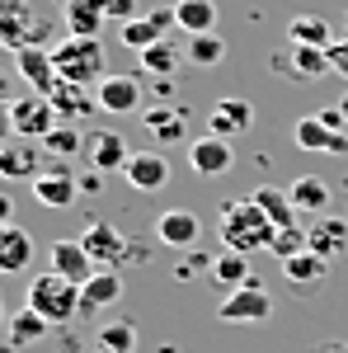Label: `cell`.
Returning <instances> with one entry per match:
<instances>
[{"instance_id":"20","label":"cell","mask_w":348,"mask_h":353,"mask_svg":"<svg viewBox=\"0 0 348 353\" xmlns=\"http://www.w3.org/2000/svg\"><path fill=\"white\" fill-rule=\"evenodd\" d=\"M287 43L292 48H334L339 38H334V24L325 19V14H292L287 19Z\"/></svg>"},{"instance_id":"9","label":"cell","mask_w":348,"mask_h":353,"mask_svg":"<svg viewBox=\"0 0 348 353\" xmlns=\"http://www.w3.org/2000/svg\"><path fill=\"white\" fill-rule=\"evenodd\" d=\"M81 245L90 250V259H94L99 269H113V264L127 259V236H123L118 226H108V221H90L81 231Z\"/></svg>"},{"instance_id":"45","label":"cell","mask_w":348,"mask_h":353,"mask_svg":"<svg viewBox=\"0 0 348 353\" xmlns=\"http://www.w3.org/2000/svg\"><path fill=\"white\" fill-rule=\"evenodd\" d=\"M127 259H132V264H146V259H151L146 241H127Z\"/></svg>"},{"instance_id":"16","label":"cell","mask_w":348,"mask_h":353,"mask_svg":"<svg viewBox=\"0 0 348 353\" xmlns=\"http://www.w3.org/2000/svg\"><path fill=\"white\" fill-rule=\"evenodd\" d=\"M292 141L301 151H334V156H348V132H329L320 123V113H306L292 123Z\"/></svg>"},{"instance_id":"11","label":"cell","mask_w":348,"mask_h":353,"mask_svg":"<svg viewBox=\"0 0 348 353\" xmlns=\"http://www.w3.org/2000/svg\"><path fill=\"white\" fill-rule=\"evenodd\" d=\"M198 236H203V221L188 208H165L161 217H156V241L170 245V250H193Z\"/></svg>"},{"instance_id":"44","label":"cell","mask_w":348,"mask_h":353,"mask_svg":"<svg viewBox=\"0 0 348 353\" xmlns=\"http://www.w3.org/2000/svg\"><path fill=\"white\" fill-rule=\"evenodd\" d=\"M76 184H81V193H99V189H104V174H99V170H85Z\"/></svg>"},{"instance_id":"3","label":"cell","mask_w":348,"mask_h":353,"mask_svg":"<svg viewBox=\"0 0 348 353\" xmlns=\"http://www.w3.org/2000/svg\"><path fill=\"white\" fill-rule=\"evenodd\" d=\"M28 311H38L48 325H71L76 316H81V288L76 283H66L61 273H43V278H33L28 283V297H24Z\"/></svg>"},{"instance_id":"39","label":"cell","mask_w":348,"mask_h":353,"mask_svg":"<svg viewBox=\"0 0 348 353\" xmlns=\"http://www.w3.org/2000/svg\"><path fill=\"white\" fill-rule=\"evenodd\" d=\"M212 259H216V254L188 250V254H184V264H174V278H179V283H188V278H198V273H212Z\"/></svg>"},{"instance_id":"47","label":"cell","mask_w":348,"mask_h":353,"mask_svg":"<svg viewBox=\"0 0 348 353\" xmlns=\"http://www.w3.org/2000/svg\"><path fill=\"white\" fill-rule=\"evenodd\" d=\"M0 104H14V90H10V76L0 71Z\"/></svg>"},{"instance_id":"51","label":"cell","mask_w":348,"mask_h":353,"mask_svg":"<svg viewBox=\"0 0 348 353\" xmlns=\"http://www.w3.org/2000/svg\"><path fill=\"white\" fill-rule=\"evenodd\" d=\"M0 325H10V316H5V306H0Z\"/></svg>"},{"instance_id":"17","label":"cell","mask_w":348,"mask_h":353,"mask_svg":"<svg viewBox=\"0 0 348 353\" xmlns=\"http://www.w3.org/2000/svg\"><path fill=\"white\" fill-rule=\"evenodd\" d=\"M306 241H311V250H316L320 259L344 254V250H348V217H339V212H325V217H316L311 226H306Z\"/></svg>"},{"instance_id":"15","label":"cell","mask_w":348,"mask_h":353,"mask_svg":"<svg viewBox=\"0 0 348 353\" xmlns=\"http://www.w3.org/2000/svg\"><path fill=\"white\" fill-rule=\"evenodd\" d=\"M94 99H99L104 113H136L141 99H146V90H141L136 76H104L99 90H94Z\"/></svg>"},{"instance_id":"37","label":"cell","mask_w":348,"mask_h":353,"mask_svg":"<svg viewBox=\"0 0 348 353\" xmlns=\"http://www.w3.org/2000/svg\"><path fill=\"white\" fill-rule=\"evenodd\" d=\"M132 349H136L132 321H108V325H99V353H132Z\"/></svg>"},{"instance_id":"30","label":"cell","mask_w":348,"mask_h":353,"mask_svg":"<svg viewBox=\"0 0 348 353\" xmlns=\"http://www.w3.org/2000/svg\"><path fill=\"white\" fill-rule=\"evenodd\" d=\"M184 61H193V66H221L226 61V38L221 33H193L184 43Z\"/></svg>"},{"instance_id":"5","label":"cell","mask_w":348,"mask_h":353,"mask_svg":"<svg viewBox=\"0 0 348 353\" xmlns=\"http://www.w3.org/2000/svg\"><path fill=\"white\" fill-rule=\"evenodd\" d=\"M179 28V14H174V5H161V10H146V14H136L132 24L118 28V38H123V48H132V52H146V48H156L161 38H170Z\"/></svg>"},{"instance_id":"49","label":"cell","mask_w":348,"mask_h":353,"mask_svg":"<svg viewBox=\"0 0 348 353\" xmlns=\"http://www.w3.org/2000/svg\"><path fill=\"white\" fill-rule=\"evenodd\" d=\"M320 353H348V344H344V339H334V344H325Z\"/></svg>"},{"instance_id":"13","label":"cell","mask_w":348,"mask_h":353,"mask_svg":"<svg viewBox=\"0 0 348 353\" xmlns=\"http://www.w3.org/2000/svg\"><path fill=\"white\" fill-rule=\"evenodd\" d=\"M48 259H52V273H61V278L76 283V288H85V283L99 273V264L90 259V250H85L81 241H57L52 250H48Z\"/></svg>"},{"instance_id":"19","label":"cell","mask_w":348,"mask_h":353,"mask_svg":"<svg viewBox=\"0 0 348 353\" xmlns=\"http://www.w3.org/2000/svg\"><path fill=\"white\" fill-rule=\"evenodd\" d=\"M123 174H127V184H132L136 193H161L165 184H170V165H165L161 151H136Z\"/></svg>"},{"instance_id":"14","label":"cell","mask_w":348,"mask_h":353,"mask_svg":"<svg viewBox=\"0 0 348 353\" xmlns=\"http://www.w3.org/2000/svg\"><path fill=\"white\" fill-rule=\"evenodd\" d=\"M254 128V109H249V99H240V94H226V99H216L212 118H207V132L212 137H245Z\"/></svg>"},{"instance_id":"2","label":"cell","mask_w":348,"mask_h":353,"mask_svg":"<svg viewBox=\"0 0 348 353\" xmlns=\"http://www.w3.org/2000/svg\"><path fill=\"white\" fill-rule=\"evenodd\" d=\"M57 76L66 85H85V90H99V81L108 76V48L104 38H61L52 48Z\"/></svg>"},{"instance_id":"48","label":"cell","mask_w":348,"mask_h":353,"mask_svg":"<svg viewBox=\"0 0 348 353\" xmlns=\"http://www.w3.org/2000/svg\"><path fill=\"white\" fill-rule=\"evenodd\" d=\"M76 5H85V10H99V14H108V0H76Z\"/></svg>"},{"instance_id":"41","label":"cell","mask_w":348,"mask_h":353,"mask_svg":"<svg viewBox=\"0 0 348 353\" xmlns=\"http://www.w3.org/2000/svg\"><path fill=\"white\" fill-rule=\"evenodd\" d=\"M320 123L329 128V132H348V118H344V109H339V104H325V109H320Z\"/></svg>"},{"instance_id":"21","label":"cell","mask_w":348,"mask_h":353,"mask_svg":"<svg viewBox=\"0 0 348 353\" xmlns=\"http://www.w3.org/2000/svg\"><path fill=\"white\" fill-rule=\"evenodd\" d=\"M33 259V236L24 226H0V273H24Z\"/></svg>"},{"instance_id":"23","label":"cell","mask_w":348,"mask_h":353,"mask_svg":"<svg viewBox=\"0 0 348 353\" xmlns=\"http://www.w3.org/2000/svg\"><path fill=\"white\" fill-rule=\"evenodd\" d=\"M48 99H52V109L61 113L66 123H76V118H90V113H99V99H94V94H90L85 85H66V81H61L52 94H48Z\"/></svg>"},{"instance_id":"28","label":"cell","mask_w":348,"mask_h":353,"mask_svg":"<svg viewBox=\"0 0 348 353\" xmlns=\"http://www.w3.org/2000/svg\"><path fill=\"white\" fill-rule=\"evenodd\" d=\"M33 19H28V10H0V48L14 57L24 52V48H33Z\"/></svg>"},{"instance_id":"34","label":"cell","mask_w":348,"mask_h":353,"mask_svg":"<svg viewBox=\"0 0 348 353\" xmlns=\"http://www.w3.org/2000/svg\"><path fill=\"white\" fill-rule=\"evenodd\" d=\"M292 71L296 81H320L325 71H334V61H329V52L325 48H292Z\"/></svg>"},{"instance_id":"43","label":"cell","mask_w":348,"mask_h":353,"mask_svg":"<svg viewBox=\"0 0 348 353\" xmlns=\"http://www.w3.org/2000/svg\"><path fill=\"white\" fill-rule=\"evenodd\" d=\"M14 113H10V104H0V146H10V141H14Z\"/></svg>"},{"instance_id":"12","label":"cell","mask_w":348,"mask_h":353,"mask_svg":"<svg viewBox=\"0 0 348 353\" xmlns=\"http://www.w3.org/2000/svg\"><path fill=\"white\" fill-rule=\"evenodd\" d=\"M76 193H81V184H76V174H71L66 165H48V170L33 179V198H38L43 208H52V212L71 208V203H76Z\"/></svg>"},{"instance_id":"4","label":"cell","mask_w":348,"mask_h":353,"mask_svg":"<svg viewBox=\"0 0 348 353\" xmlns=\"http://www.w3.org/2000/svg\"><path fill=\"white\" fill-rule=\"evenodd\" d=\"M216 316H221L226 325H264L268 316H273V297H268V288L259 278H249L245 288H236V292L221 297Z\"/></svg>"},{"instance_id":"31","label":"cell","mask_w":348,"mask_h":353,"mask_svg":"<svg viewBox=\"0 0 348 353\" xmlns=\"http://www.w3.org/2000/svg\"><path fill=\"white\" fill-rule=\"evenodd\" d=\"M146 128H151V137L161 146H174V141H184V113L156 104V109H146Z\"/></svg>"},{"instance_id":"42","label":"cell","mask_w":348,"mask_h":353,"mask_svg":"<svg viewBox=\"0 0 348 353\" xmlns=\"http://www.w3.org/2000/svg\"><path fill=\"white\" fill-rule=\"evenodd\" d=\"M329 61H334V71H339V76L348 81V38H339V43L329 48Z\"/></svg>"},{"instance_id":"7","label":"cell","mask_w":348,"mask_h":353,"mask_svg":"<svg viewBox=\"0 0 348 353\" xmlns=\"http://www.w3.org/2000/svg\"><path fill=\"white\" fill-rule=\"evenodd\" d=\"M188 165H193V174H203V179H221L231 165H236V151H231V141L226 137H198V141H188Z\"/></svg>"},{"instance_id":"6","label":"cell","mask_w":348,"mask_h":353,"mask_svg":"<svg viewBox=\"0 0 348 353\" xmlns=\"http://www.w3.org/2000/svg\"><path fill=\"white\" fill-rule=\"evenodd\" d=\"M10 113H14V132L24 137V141H43V137L57 128V118H61V113L52 109V99H48V94H33V90L19 94V99L10 104Z\"/></svg>"},{"instance_id":"33","label":"cell","mask_w":348,"mask_h":353,"mask_svg":"<svg viewBox=\"0 0 348 353\" xmlns=\"http://www.w3.org/2000/svg\"><path fill=\"white\" fill-rule=\"evenodd\" d=\"M179 43H174V38H161V43H156V48H146V52H141V71H151V76H174V71H179Z\"/></svg>"},{"instance_id":"35","label":"cell","mask_w":348,"mask_h":353,"mask_svg":"<svg viewBox=\"0 0 348 353\" xmlns=\"http://www.w3.org/2000/svg\"><path fill=\"white\" fill-rule=\"evenodd\" d=\"M104 19L108 14H99V10H85L76 0H66V33H71V38H99Z\"/></svg>"},{"instance_id":"52","label":"cell","mask_w":348,"mask_h":353,"mask_svg":"<svg viewBox=\"0 0 348 353\" xmlns=\"http://www.w3.org/2000/svg\"><path fill=\"white\" fill-rule=\"evenodd\" d=\"M344 38H348V14H344Z\"/></svg>"},{"instance_id":"10","label":"cell","mask_w":348,"mask_h":353,"mask_svg":"<svg viewBox=\"0 0 348 353\" xmlns=\"http://www.w3.org/2000/svg\"><path fill=\"white\" fill-rule=\"evenodd\" d=\"M48 165H43V141H10L0 146V179L5 184H19V179H38Z\"/></svg>"},{"instance_id":"32","label":"cell","mask_w":348,"mask_h":353,"mask_svg":"<svg viewBox=\"0 0 348 353\" xmlns=\"http://www.w3.org/2000/svg\"><path fill=\"white\" fill-rule=\"evenodd\" d=\"M10 349H24V344H38V339H43V334H48V321H43V316H38V311H14V316H10Z\"/></svg>"},{"instance_id":"27","label":"cell","mask_w":348,"mask_h":353,"mask_svg":"<svg viewBox=\"0 0 348 353\" xmlns=\"http://www.w3.org/2000/svg\"><path fill=\"white\" fill-rule=\"evenodd\" d=\"M254 273H249V254H240V250H221L212 259V283L216 288H226V292H236V288H245Z\"/></svg>"},{"instance_id":"26","label":"cell","mask_w":348,"mask_h":353,"mask_svg":"<svg viewBox=\"0 0 348 353\" xmlns=\"http://www.w3.org/2000/svg\"><path fill=\"white\" fill-rule=\"evenodd\" d=\"M249 198L268 212V221H273L278 231H283V226H296V203H292V193H287V189H278V184H259Z\"/></svg>"},{"instance_id":"22","label":"cell","mask_w":348,"mask_h":353,"mask_svg":"<svg viewBox=\"0 0 348 353\" xmlns=\"http://www.w3.org/2000/svg\"><path fill=\"white\" fill-rule=\"evenodd\" d=\"M174 14H179L184 38H193V33H216V24H221L216 0H174Z\"/></svg>"},{"instance_id":"36","label":"cell","mask_w":348,"mask_h":353,"mask_svg":"<svg viewBox=\"0 0 348 353\" xmlns=\"http://www.w3.org/2000/svg\"><path fill=\"white\" fill-rule=\"evenodd\" d=\"M81 146H85V137H81V128H76V123H57L52 132L43 137V151H52V156H61V161H71Z\"/></svg>"},{"instance_id":"24","label":"cell","mask_w":348,"mask_h":353,"mask_svg":"<svg viewBox=\"0 0 348 353\" xmlns=\"http://www.w3.org/2000/svg\"><path fill=\"white\" fill-rule=\"evenodd\" d=\"M283 273H287L292 288H320L325 273H329V259H320L316 250H301L292 259H283Z\"/></svg>"},{"instance_id":"50","label":"cell","mask_w":348,"mask_h":353,"mask_svg":"<svg viewBox=\"0 0 348 353\" xmlns=\"http://www.w3.org/2000/svg\"><path fill=\"white\" fill-rule=\"evenodd\" d=\"M339 109H344V118H348V94H344V99H339Z\"/></svg>"},{"instance_id":"38","label":"cell","mask_w":348,"mask_h":353,"mask_svg":"<svg viewBox=\"0 0 348 353\" xmlns=\"http://www.w3.org/2000/svg\"><path fill=\"white\" fill-rule=\"evenodd\" d=\"M301 250H311V241H306L301 226H283V231L273 236V254H278V259H292V254H301Z\"/></svg>"},{"instance_id":"46","label":"cell","mask_w":348,"mask_h":353,"mask_svg":"<svg viewBox=\"0 0 348 353\" xmlns=\"http://www.w3.org/2000/svg\"><path fill=\"white\" fill-rule=\"evenodd\" d=\"M10 212H14V203H10V193L0 189V226H10Z\"/></svg>"},{"instance_id":"29","label":"cell","mask_w":348,"mask_h":353,"mask_svg":"<svg viewBox=\"0 0 348 353\" xmlns=\"http://www.w3.org/2000/svg\"><path fill=\"white\" fill-rule=\"evenodd\" d=\"M287 193H292L296 212H320V217L329 212V184H325V179H316V174H301Z\"/></svg>"},{"instance_id":"18","label":"cell","mask_w":348,"mask_h":353,"mask_svg":"<svg viewBox=\"0 0 348 353\" xmlns=\"http://www.w3.org/2000/svg\"><path fill=\"white\" fill-rule=\"evenodd\" d=\"M127 161H132V151H127L123 132L104 128V132L90 137V170H99V174H118V170H127Z\"/></svg>"},{"instance_id":"8","label":"cell","mask_w":348,"mask_h":353,"mask_svg":"<svg viewBox=\"0 0 348 353\" xmlns=\"http://www.w3.org/2000/svg\"><path fill=\"white\" fill-rule=\"evenodd\" d=\"M14 71L28 81L33 94H52L57 85H61L57 61H52V48H43V43H33V48H24V52H14Z\"/></svg>"},{"instance_id":"40","label":"cell","mask_w":348,"mask_h":353,"mask_svg":"<svg viewBox=\"0 0 348 353\" xmlns=\"http://www.w3.org/2000/svg\"><path fill=\"white\" fill-rule=\"evenodd\" d=\"M108 19L123 28V24H132L136 19V0H108Z\"/></svg>"},{"instance_id":"25","label":"cell","mask_w":348,"mask_h":353,"mask_svg":"<svg viewBox=\"0 0 348 353\" xmlns=\"http://www.w3.org/2000/svg\"><path fill=\"white\" fill-rule=\"evenodd\" d=\"M118 297H123V278L113 269H99L81 288V311H104V306H113Z\"/></svg>"},{"instance_id":"1","label":"cell","mask_w":348,"mask_h":353,"mask_svg":"<svg viewBox=\"0 0 348 353\" xmlns=\"http://www.w3.org/2000/svg\"><path fill=\"white\" fill-rule=\"evenodd\" d=\"M273 236H278V226L268 221V212L254 203V198H231V203H221V245L226 250H273Z\"/></svg>"}]
</instances>
